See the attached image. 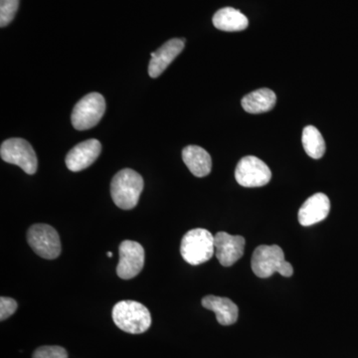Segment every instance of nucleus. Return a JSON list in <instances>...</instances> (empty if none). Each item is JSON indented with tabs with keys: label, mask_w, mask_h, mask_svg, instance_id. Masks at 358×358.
<instances>
[{
	"label": "nucleus",
	"mask_w": 358,
	"mask_h": 358,
	"mask_svg": "<svg viewBox=\"0 0 358 358\" xmlns=\"http://www.w3.org/2000/svg\"><path fill=\"white\" fill-rule=\"evenodd\" d=\"M143 179L141 174L131 169L119 171L110 182L113 201L124 210L133 209L138 203L143 190Z\"/></svg>",
	"instance_id": "nucleus-1"
},
{
	"label": "nucleus",
	"mask_w": 358,
	"mask_h": 358,
	"mask_svg": "<svg viewBox=\"0 0 358 358\" xmlns=\"http://www.w3.org/2000/svg\"><path fill=\"white\" fill-rule=\"evenodd\" d=\"M112 317L115 326L131 334H143L152 324L150 310L138 301H119L113 308Z\"/></svg>",
	"instance_id": "nucleus-2"
},
{
	"label": "nucleus",
	"mask_w": 358,
	"mask_h": 358,
	"mask_svg": "<svg viewBox=\"0 0 358 358\" xmlns=\"http://www.w3.org/2000/svg\"><path fill=\"white\" fill-rule=\"evenodd\" d=\"M180 253L183 260L190 265L206 263L215 254L213 235L202 228L188 231L181 240Z\"/></svg>",
	"instance_id": "nucleus-3"
},
{
	"label": "nucleus",
	"mask_w": 358,
	"mask_h": 358,
	"mask_svg": "<svg viewBox=\"0 0 358 358\" xmlns=\"http://www.w3.org/2000/svg\"><path fill=\"white\" fill-rule=\"evenodd\" d=\"M105 112V98L99 93H90L75 105L71 122L78 131H86L96 126Z\"/></svg>",
	"instance_id": "nucleus-4"
},
{
	"label": "nucleus",
	"mask_w": 358,
	"mask_h": 358,
	"mask_svg": "<svg viewBox=\"0 0 358 358\" xmlns=\"http://www.w3.org/2000/svg\"><path fill=\"white\" fill-rule=\"evenodd\" d=\"M0 155L3 162L20 166L25 173L32 176L37 171L36 154L31 145L23 138H9L3 141L0 148Z\"/></svg>",
	"instance_id": "nucleus-5"
},
{
	"label": "nucleus",
	"mask_w": 358,
	"mask_h": 358,
	"mask_svg": "<svg viewBox=\"0 0 358 358\" xmlns=\"http://www.w3.org/2000/svg\"><path fill=\"white\" fill-rule=\"evenodd\" d=\"M27 242L41 258L53 260L61 253V241L57 231L47 224H34L27 232Z\"/></svg>",
	"instance_id": "nucleus-6"
},
{
	"label": "nucleus",
	"mask_w": 358,
	"mask_h": 358,
	"mask_svg": "<svg viewBox=\"0 0 358 358\" xmlns=\"http://www.w3.org/2000/svg\"><path fill=\"white\" fill-rule=\"evenodd\" d=\"M235 178L244 187H261L270 182L272 173L263 160L249 155L238 162Z\"/></svg>",
	"instance_id": "nucleus-7"
},
{
	"label": "nucleus",
	"mask_w": 358,
	"mask_h": 358,
	"mask_svg": "<svg viewBox=\"0 0 358 358\" xmlns=\"http://www.w3.org/2000/svg\"><path fill=\"white\" fill-rule=\"evenodd\" d=\"M284 251L278 245H261L257 247L252 256L251 267L257 277H271L279 273L285 263Z\"/></svg>",
	"instance_id": "nucleus-8"
},
{
	"label": "nucleus",
	"mask_w": 358,
	"mask_h": 358,
	"mask_svg": "<svg viewBox=\"0 0 358 358\" xmlns=\"http://www.w3.org/2000/svg\"><path fill=\"white\" fill-rule=\"evenodd\" d=\"M120 261L117 274L122 280L136 277L145 266V249L140 243L131 240H124L120 245Z\"/></svg>",
	"instance_id": "nucleus-9"
},
{
	"label": "nucleus",
	"mask_w": 358,
	"mask_h": 358,
	"mask_svg": "<svg viewBox=\"0 0 358 358\" xmlns=\"http://www.w3.org/2000/svg\"><path fill=\"white\" fill-rule=\"evenodd\" d=\"M245 238L239 235H230L226 232H218L214 236L215 256L224 267L234 265L242 258L245 249Z\"/></svg>",
	"instance_id": "nucleus-10"
},
{
	"label": "nucleus",
	"mask_w": 358,
	"mask_h": 358,
	"mask_svg": "<svg viewBox=\"0 0 358 358\" xmlns=\"http://www.w3.org/2000/svg\"><path fill=\"white\" fill-rule=\"evenodd\" d=\"M102 145L100 141L92 140L82 141L72 148L66 155V166L74 173L84 171L96 162L100 157Z\"/></svg>",
	"instance_id": "nucleus-11"
},
{
	"label": "nucleus",
	"mask_w": 358,
	"mask_h": 358,
	"mask_svg": "<svg viewBox=\"0 0 358 358\" xmlns=\"http://www.w3.org/2000/svg\"><path fill=\"white\" fill-rule=\"evenodd\" d=\"M185 46V40L173 38L162 45L157 52H152V59L148 65V74L152 78H157L178 57Z\"/></svg>",
	"instance_id": "nucleus-12"
},
{
	"label": "nucleus",
	"mask_w": 358,
	"mask_h": 358,
	"mask_svg": "<svg viewBox=\"0 0 358 358\" xmlns=\"http://www.w3.org/2000/svg\"><path fill=\"white\" fill-rule=\"evenodd\" d=\"M331 210V202L324 193H315L306 200L299 210V222L303 226H312L324 220Z\"/></svg>",
	"instance_id": "nucleus-13"
},
{
	"label": "nucleus",
	"mask_w": 358,
	"mask_h": 358,
	"mask_svg": "<svg viewBox=\"0 0 358 358\" xmlns=\"http://www.w3.org/2000/svg\"><path fill=\"white\" fill-rule=\"evenodd\" d=\"M201 303L205 308L215 313L216 320L222 326H231L237 322L239 310L230 299L209 294L202 299Z\"/></svg>",
	"instance_id": "nucleus-14"
},
{
	"label": "nucleus",
	"mask_w": 358,
	"mask_h": 358,
	"mask_svg": "<svg viewBox=\"0 0 358 358\" xmlns=\"http://www.w3.org/2000/svg\"><path fill=\"white\" fill-rule=\"evenodd\" d=\"M182 159L190 173L196 178H204L211 173L210 155L199 145H188L183 148Z\"/></svg>",
	"instance_id": "nucleus-15"
},
{
	"label": "nucleus",
	"mask_w": 358,
	"mask_h": 358,
	"mask_svg": "<svg viewBox=\"0 0 358 358\" xmlns=\"http://www.w3.org/2000/svg\"><path fill=\"white\" fill-rule=\"evenodd\" d=\"M277 96L272 90L263 88L252 92L242 99V107L249 114H262L273 109Z\"/></svg>",
	"instance_id": "nucleus-16"
},
{
	"label": "nucleus",
	"mask_w": 358,
	"mask_h": 358,
	"mask_svg": "<svg viewBox=\"0 0 358 358\" xmlns=\"http://www.w3.org/2000/svg\"><path fill=\"white\" fill-rule=\"evenodd\" d=\"M213 24L219 30L227 32L242 31L249 25L248 18L232 7H224L214 14Z\"/></svg>",
	"instance_id": "nucleus-17"
},
{
	"label": "nucleus",
	"mask_w": 358,
	"mask_h": 358,
	"mask_svg": "<svg viewBox=\"0 0 358 358\" xmlns=\"http://www.w3.org/2000/svg\"><path fill=\"white\" fill-rule=\"evenodd\" d=\"M301 141L303 150L308 157L313 159H320L324 157L326 152V143L322 134L315 127L308 126L303 129Z\"/></svg>",
	"instance_id": "nucleus-18"
},
{
	"label": "nucleus",
	"mask_w": 358,
	"mask_h": 358,
	"mask_svg": "<svg viewBox=\"0 0 358 358\" xmlns=\"http://www.w3.org/2000/svg\"><path fill=\"white\" fill-rule=\"evenodd\" d=\"M20 0H0V26L6 27L15 17Z\"/></svg>",
	"instance_id": "nucleus-19"
},
{
	"label": "nucleus",
	"mask_w": 358,
	"mask_h": 358,
	"mask_svg": "<svg viewBox=\"0 0 358 358\" xmlns=\"http://www.w3.org/2000/svg\"><path fill=\"white\" fill-rule=\"evenodd\" d=\"M32 358H68V352L61 346H41L35 350Z\"/></svg>",
	"instance_id": "nucleus-20"
},
{
	"label": "nucleus",
	"mask_w": 358,
	"mask_h": 358,
	"mask_svg": "<svg viewBox=\"0 0 358 358\" xmlns=\"http://www.w3.org/2000/svg\"><path fill=\"white\" fill-rule=\"evenodd\" d=\"M17 301L13 298L1 296L0 298V320L3 322L10 317L17 310Z\"/></svg>",
	"instance_id": "nucleus-21"
},
{
	"label": "nucleus",
	"mask_w": 358,
	"mask_h": 358,
	"mask_svg": "<svg viewBox=\"0 0 358 358\" xmlns=\"http://www.w3.org/2000/svg\"><path fill=\"white\" fill-rule=\"evenodd\" d=\"M107 255H108V257H109V258H112V257H113L112 252H109V253H108Z\"/></svg>",
	"instance_id": "nucleus-22"
}]
</instances>
